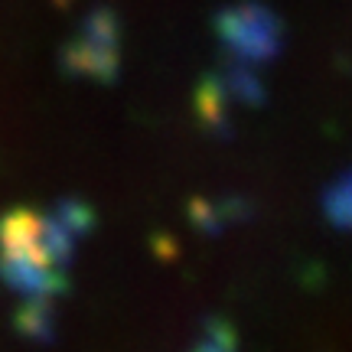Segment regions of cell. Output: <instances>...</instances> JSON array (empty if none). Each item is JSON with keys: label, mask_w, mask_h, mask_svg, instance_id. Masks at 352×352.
Instances as JSON below:
<instances>
[{"label": "cell", "mask_w": 352, "mask_h": 352, "mask_svg": "<svg viewBox=\"0 0 352 352\" xmlns=\"http://www.w3.org/2000/svg\"><path fill=\"white\" fill-rule=\"evenodd\" d=\"M118 52H121V23L114 10L95 7L63 50V69L69 76L111 82L118 78V59H121Z\"/></svg>", "instance_id": "obj_2"}, {"label": "cell", "mask_w": 352, "mask_h": 352, "mask_svg": "<svg viewBox=\"0 0 352 352\" xmlns=\"http://www.w3.org/2000/svg\"><path fill=\"white\" fill-rule=\"evenodd\" d=\"M323 209H327L333 226H352V173H346L340 183H333L323 196Z\"/></svg>", "instance_id": "obj_7"}, {"label": "cell", "mask_w": 352, "mask_h": 352, "mask_svg": "<svg viewBox=\"0 0 352 352\" xmlns=\"http://www.w3.org/2000/svg\"><path fill=\"white\" fill-rule=\"evenodd\" d=\"M215 33L226 43L228 56L245 65L274 59L284 43V26L274 16V10H267L264 3H254V0L226 7L215 16Z\"/></svg>", "instance_id": "obj_1"}, {"label": "cell", "mask_w": 352, "mask_h": 352, "mask_svg": "<svg viewBox=\"0 0 352 352\" xmlns=\"http://www.w3.org/2000/svg\"><path fill=\"white\" fill-rule=\"evenodd\" d=\"M192 352H239V336L235 327L222 320V316H209L202 327L199 342L192 346Z\"/></svg>", "instance_id": "obj_6"}, {"label": "cell", "mask_w": 352, "mask_h": 352, "mask_svg": "<svg viewBox=\"0 0 352 352\" xmlns=\"http://www.w3.org/2000/svg\"><path fill=\"white\" fill-rule=\"evenodd\" d=\"M52 215H56L76 239H82V235H88V232L95 228V212H91V206H85V202H78V199H59L52 206Z\"/></svg>", "instance_id": "obj_8"}, {"label": "cell", "mask_w": 352, "mask_h": 352, "mask_svg": "<svg viewBox=\"0 0 352 352\" xmlns=\"http://www.w3.org/2000/svg\"><path fill=\"white\" fill-rule=\"evenodd\" d=\"M13 323H16V329L23 333L26 340L50 342L52 333H56L52 300H46V297H26V303H20V310L13 316Z\"/></svg>", "instance_id": "obj_3"}, {"label": "cell", "mask_w": 352, "mask_h": 352, "mask_svg": "<svg viewBox=\"0 0 352 352\" xmlns=\"http://www.w3.org/2000/svg\"><path fill=\"white\" fill-rule=\"evenodd\" d=\"M228 95L219 76H209L202 78L199 88H196V114L206 131H226L228 127Z\"/></svg>", "instance_id": "obj_4"}, {"label": "cell", "mask_w": 352, "mask_h": 352, "mask_svg": "<svg viewBox=\"0 0 352 352\" xmlns=\"http://www.w3.org/2000/svg\"><path fill=\"white\" fill-rule=\"evenodd\" d=\"M56 3H69V0H56Z\"/></svg>", "instance_id": "obj_9"}, {"label": "cell", "mask_w": 352, "mask_h": 352, "mask_svg": "<svg viewBox=\"0 0 352 352\" xmlns=\"http://www.w3.org/2000/svg\"><path fill=\"white\" fill-rule=\"evenodd\" d=\"M219 82H222L228 98L241 101V104H261L264 88H261V78L254 76L252 65L235 63V59H232V63L226 65V76L219 78Z\"/></svg>", "instance_id": "obj_5"}]
</instances>
